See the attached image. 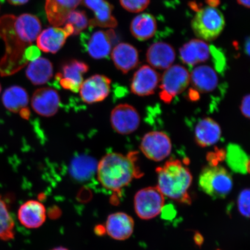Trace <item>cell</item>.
<instances>
[{
    "instance_id": "1",
    "label": "cell",
    "mask_w": 250,
    "mask_h": 250,
    "mask_svg": "<svg viewBox=\"0 0 250 250\" xmlns=\"http://www.w3.org/2000/svg\"><path fill=\"white\" fill-rule=\"evenodd\" d=\"M41 30L42 24L35 15H5L0 18V37L5 45V55L0 61L2 77L12 76L26 66L24 52L36 40Z\"/></svg>"
},
{
    "instance_id": "2",
    "label": "cell",
    "mask_w": 250,
    "mask_h": 250,
    "mask_svg": "<svg viewBox=\"0 0 250 250\" xmlns=\"http://www.w3.org/2000/svg\"><path fill=\"white\" fill-rule=\"evenodd\" d=\"M137 162L136 152H130L127 155L115 152L105 155L97 167L100 183L105 189L120 192L134 179L143 176Z\"/></svg>"
},
{
    "instance_id": "3",
    "label": "cell",
    "mask_w": 250,
    "mask_h": 250,
    "mask_svg": "<svg viewBox=\"0 0 250 250\" xmlns=\"http://www.w3.org/2000/svg\"><path fill=\"white\" fill-rule=\"evenodd\" d=\"M158 186L164 196L174 201L190 205L191 198L188 190L192 182L189 168L179 160L168 161L156 169Z\"/></svg>"
},
{
    "instance_id": "4",
    "label": "cell",
    "mask_w": 250,
    "mask_h": 250,
    "mask_svg": "<svg viewBox=\"0 0 250 250\" xmlns=\"http://www.w3.org/2000/svg\"><path fill=\"white\" fill-rule=\"evenodd\" d=\"M200 188L212 198L223 199L233 188V179L226 168L211 165L205 167L200 174Z\"/></svg>"
},
{
    "instance_id": "5",
    "label": "cell",
    "mask_w": 250,
    "mask_h": 250,
    "mask_svg": "<svg viewBox=\"0 0 250 250\" xmlns=\"http://www.w3.org/2000/svg\"><path fill=\"white\" fill-rule=\"evenodd\" d=\"M225 25L223 13L211 6L200 9L191 21L193 33L205 42L217 39L223 32Z\"/></svg>"
},
{
    "instance_id": "6",
    "label": "cell",
    "mask_w": 250,
    "mask_h": 250,
    "mask_svg": "<svg viewBox=\"0 0 250 250\" xmlns=\"http://www.w3.org/2000/svg\"><path fill=\"white\" fill-rule=\"evenodd\" d=\"M94 28L89 26L87 31L81 33L83 51L95 59H108L112 45L117 40L116 33L112 29L94 31Z\"/></svg>"
},
{
    "instance_id": "7",
    "label": "cell",
    "mask_w": 250,
    "mask_h": 250,
    "mask_svg": "<svg viewBox=\"0 0 250 250\" xmlns=\"http://www.w3.org/2000/svg\"><path fill=\"white\" fill-rule=\"evenodd\" d=\"M159 96L165 103H170L188 86L190 74L186 68L179 64L171 65L162 76Z\"/></svg>"
},
{
    "instance_id": "8",
    "label": "cell",
    "mask_w": 250,
    "mask_h": 250,
    "mask_svg": "<svg viewBox=\"0 0 250 250\" xmlns=\"http://www.w3.org/2000/svg\"><path fill=\"white\" fill-rule=\"evenodd\" d=\"M134 205L137 216L142 220H151L163 210L165 196L157 187L145 188L136 193Z\"/></svg>"
},
{
    "instance_id": "9",
    "label": "cell",
    "mask_w": 250,
    "mask_h": 250,
    "mask_svg": "<svg viewBox=\"0 0 250 250\" xmlns=\"http://www.w3.org/2000/svg\"><path fill=\"white\" fill-rule=\"evenodd\" d=\"M172 145L167 134L159 131L146 133L140 144V149L146 158L155 162L164 160L170 154Z\"/></svg>"
},
{
    "instance_id": "10",
    "label": "cell",
    "mask_w": 250,
    "mask_h": 250,
    "mask_svg": "<svg viewBox=\"0 0 250 250\" xmlns=\"http://www.w3.org/2000/svg\"><path fill=\"white\" fill-rule=\"evenodd\" d=\"M89 70V65L77 60L68 61L62 65V72L56 74L55 83L64 89L74 93L80 91L83 82V75Z\"/></svg>"
},
{
    "instance_id": "11",
    "label": "cell",
    "mask_w": 250,
    "mask_h": 250,
    "mask_svg": "<svg viewBox=\"0 0 250 250\" xmlns=\"http://www.w3.org/2000/svg\"><path fill=\"white\" fill-rule=\"evenodd\" d=\"M111 124L115 132L127 135L138 129L140 124V115L132 105L119 104L111 111Z\"/></svg>"
},
{
    "instance_id": "12",
    "label": "cell",
    "mask_w": 250,
    "mask_h": 250,
    "mask_svg": "<svg viewBox=\"0 0 250 250\" xmlns=\"http://www.w3.org/2000/svg\"><path fill=\"white\" fill-rule=\"evenodd\" d=\"M111 80L103 75L96 74L83 83L80 93L81 99L87 104L101 102L110 93Z\"/></svg>"
},
{
    "instance_id": "13",
    "label": "cell",
    "mask_w": 250,
    "mask_h": 250,
    "mask_svg": "<svg viewBox=\"0 0 250 250\" xmlns=\"http://www.w3.org/2000/svg\"><path fill=\"white\" fill-rule=\"evenodd\" d=\"M31 107L40 116H54L61 104L60 96L51 87H42L37 89L31 98Z\"/></svg>"
},
{
    "instance_id": "14",
    "label": "cell",
    "mask_w": 250,
    "mask_h": 250,
    "mask_svg": "<svg viewBox=\"0 0 250 250\" xmlns=\"http://www.w3.org/2000/svg\"><path fill=\"white\" fill-rule=\"evenodd\" d=\"M161 81L160 75L147 65H143L136 71L131 81V91L139 96L152 95Z\"/></svg>"
},
{
    "instance_id": "15",
    "label": "cell",
    "mask_w": 250,
    "mask_h": 250,
    "mask_svg": "<svg viewBox=\"0 0 250 250\" xmlns=\"http://www.w3.org/2000/svg\"><path fill=\"white\" fill-rule=\"evenodd\" d=\"M105 227L106 233L111 238L123 241L132 236L134 221L132 217L125 212H115L109 215Z\"/></svg>"
},
{
    "instance_id": "16",
    "label": "cell",
    "mask_w": 250,
    "mask_h": 250,
    "mask_svg": "<svg viewBox=\"0 0 250 250\" xmlns=\"http://www.w3.org/2000/svg\"><path fill=\"white\" fill-rule=\"evenodd\" d=\"M83 4L95 14V17L89 21L90 26L115 28L118 26V21L112 14L113 6L105 0H83Z\"/></svg>"
},
{
    "instance_id": "17",
    "label": "cell",
    "mask_w": 250,
    "mask_h": 250,
    "mask_svg": "<svg viewBox=\"0 0 250 250\" xmlns=\"http://www.w3.org/2000/svg\"><path fill=\"white\" fill-rule=\"evenodd\" d=\"M29 95L23 87L14 85L6 89L2 96V102L9 111L20 113L23 118H28L30 112L27 108Z\"/></svg>"
},
{
    "instance_id": "18",
    "label": "cell",
    "mask_w": 250,
    "mask_h": 250,
    "mask_svg": "<svg viewBox=\"0 0 250 250\" xmlns=\"http://www.w3.org/2000/svg\"><path fill=\"white\" fill-rule=\"evenodd\" d=\"M83 0H46L45 12L50 24L62 26Z\"/></svg>"
},
{
    "instance_id": "19",
    "label": "cell",
    "mask_w": 250,
    "mask_h": 250,
    "mask_svg": "<svg viewBox=\"0 0 250 250\" xmlns=\"http://www.w3.org/2000/svg\"><path fill=\"white\" fill-rule=\"evenodd\" d=\"M19 220L21 225L29 229L42 227L46 220V209L42 203L30 200L23 203L19 208Z\"/></svg>"
},
{
    "instance_id": "20",
    "label": "cell",
    "mask_w": 250,
    "mask_h": 250,
    "mask_svg": "<svg viewBox=\"0 0 250 250\" xmlns=\"http://www.w3.org/2000/svg\"><path fill=\"white\" fill-rule=\"evenodd\" d=\"M146 58L151 67L167 70L171 66L176 59V52L173 47L168 43L158 42L149 47Z\"/></svg>"
},
{
    "instance_id": "21",
    "label": "cell",
    "mask_w": 250,
    "mask_h": 250,
    "mask_svg": "<svg viewBox=\"0 0 250 250\" xmlns=\"http://www.w3.org/2000/svg\"><path fill=\"white\" fill-rule=\"evenodd\" d=\"M111 58L115 67L124 74L134 69L139 62L138 51L128 43L122 42L115 46L111 53Z\"/></svg>"
},
{
    "instance_id": "22",
    "label": "cell",
    "mask_w": 250,
    "mask_h": 250,
    "mask_svg": "<svg viewBox=\"0 0 250 250\" xmlns=\"http://www.w3.org/2000/svg\"><path fill=\"white\" fill-rule=\"evenodd\" d=\"M210 49L208 43L200 39H193L180 49L181 61L189 66L207 61L210 57Z\"/></svg>"
},
{
    "instance_id": "23",
    "label": "cell",
    "mask_w": 250,
    "mask_h": 250,
    "mask_svg": "<svg viewBox=\"0 0 250 250\" xmlns=\"http://www.w3.org/2000/svg\"><path fill=\"white\" fill-rule=\"evenodd\" d=\"M222 132L220 125L210 118L202 119L195 129V140L201 147H208L219 142Z\"/></svg>"
},
{
    "instance_id": "24",
    "label": "cell",
    "mask_w": 250,
    "mask_h": 250,
    "mask_svg": "<svg viewBox=\"0 0 250 250\" xmlns=\"http://www.w3.org/2000/svg\"><path fill=\"white\" fill-rule=\"evenodd\" d=\"M69 36L64 29L49 27L43 30L37 37V47L43 52L56 54L64 46Z\"/></svg>"
},
{
    "instance_id": "25",
    "label": "cell",
    "mask_w": 250,
    "mask_h": 250,
    "mask_svg": "<svg viewBox=\"0 0 250 250\" xmlns=\"http://www.w3.org/2000/svg\"><path fill=\"white\" fill-rule=\"evenodd\" d=\"M190 82L197 92L208 93L216 88L218 78L213 68L206 65H200L190 74Z\"/></svg>"
},
{
    "instance_id": "26",
    "label": "cell",
    "mask_w": 250,
    "mask_h": 250,
    "mask_svg": "<svg viewBox=\"0 0 250 250\" xmlns=\"http://www.w3.org/2000/svg\"><path fill=\"white\" fill-rule=\"evenodd\" d=\"M26 76L35 85L48 83L54 75V67L48 59L40 58L31 62L26 71Z\"/></svg>"
},
{
    "instance_id": "27",
    "label": "cell",
    "mask_w": 250,
    "mask_h": 250,
    "mask_svg": "<svg viewBox=\"0 0 250 250\" xmlns=\"http://www.w3.org/2000/svg\"><path fill=\"white\" fill-rule=\"evenodd\" d=\"M130 29L134 38L143 42L151 39L155 35L157 23L152 15L141 14L133 19Z\"/></svg>"
},
{
    "instance_id": "28",
    "label": "cell",
    "mask_w": 250,
    "mask_h": 250,
    "mask_svg": "<svg viewBox=\"0 0 250 250\" xmlns=\"http://www.w3.org/2000/svg\"><path fill=\"white\" fill-rule=\"evenodd\" d=\"M98 164L95 159L86 155L75 158L70 166V173L75 180L86 181L97 171Z\"/></svg>"
},
{
    "instance_id": "29",
    "label": "cell",
    "mask_w": 250,
    "mask_h": 250,
    "mask_svg": "<svg viewBox=\"0 0 250 250\" xmlns=\"http://www.w3.org/2000/svg\"><path fill=\"white\" fill-rule=\"evenodd\" d=\"M227 161L236 172L246 174L250 171V160L246 153L236 145H230L227 152Z\"/></svg>"
},
{
    "instance_id": "30",
    "label": "cell",
    "mask_w": 250,
    "mask_h": 250,
    "mask_svg": "<svg viewBox=\"0 0 250 250\" xmlns=\"http://www.w3.org/2000/svg\"><path fill=\"white\" fill-rule=\"evenodd\" d=\"M15 223L7 204L0 196V239L9 241L14 239Z\"/></svg>"
},
{
    "instance_id": "31",
    "label": "cell",
    "mask_w": 250,
    "mask_h": 250,
    "mask_svg": "<svg viewBox=\"0 0 250 250\" xmlns=\"http://www.w3.org/2000/svg\"><path fill=\"white\" fill-rule=\"evenodd\" d=\"M67 23L71 24L74 29V35H78L84 30H85L89 25V21L85 11H74L68 16Z\"/></svg>"
},
{
    "instance_id": "32",
    "label": "cell",
    "mask_w": 250,
    "mask_h": 250,
    "mask_svg": "<svg viewBox=\"0 0 250 250\" xmlns=\"http://www.w3.org/2000/svg\"><path fill=\"white\" fill-rule=\"evenodd\" d=\"M121 5L126 11L132 13L142 12L149 4L151 0H120Z\"/></svg>"
},
{
    "instance_id": "33",
    "label": "cell",
    "mask_w": 250,
    "mask_h": 250,
    "mask_svg": "<svg viewBox=\"0 0 250 250\" xmlns=\"http://www.w3.org/2000/svg\"><path fill=\"white\" fill-rule=\"evenodd\" d=\"M250 189H245L240 192L237 199V208L243 216L250 217Z\"/></svg>"
},
{
    "instance_id": "34",
    "label": "cell",
    "mask_w": 250,
    "mask_h": 250,
    "mask_svg": "<svg viewBox=\"0 0 250 250\" xmlns=\"http://www.w3.org/2000/svg\"><path fill=\"white\" fill-rule=\"evenodd\" d=\"M210 54H211L212 58L214 59V63L217 70L220 72L223 71V68L226 65V60L224 59L223 53L218 51L213 46L210 47Z\"/></svg>"
},
{
    "instance_id": "35",
    "label": "cell",
    "mask_w": 250,
    "mask_h": 250,
    "mask_svg": "<svg viewBox=\"0 0 250 250\" xmlns=\"http://www.w3.org/2000/svg\"><path fill=\"white\" fill-rule=\"evenodd\" d=\"M40 49L35 45L28 46L24 52V57L27 62L36 61L40 58Z\"/></svg>"
},
{
    "instance_id": "36",
    "label": "cell",
    "mask_w": 250,
    "mask_h": 250,
    "mask_svg": "<svg viewBox=\"0 0 250 250\" xmlns=\"http://www.w3.org/2000/svg\"><path fill=\"white\" fill-rule=\"evenodd\" d=\"M250 95L245 96L242 99L240 105L242 114L247 118H250Z\"/></svg>"
},
{
    "instance_id": "37",
    "label": "cell",
    "mask_w": 250,
    "mask_h": 250,
    "mask_svg": "<svg viewBox=\"0 0 250 250\" xmlns=\"http://www.w3.org/2000/svg\"><path fill=\"white\" fill-rule=\"evenodd\" d=\"M94 231H95L96 235L99 236H102L106 233L105 227L102 226V225L96 226L95 229H94Z\"/></svg>"
},
{
    "instance_id": "38",
    "label": "cell",
    "mask_w": 250,
    "mask_h": 250,
    "mask_svg": "<svg viewBox=\"0 0 250 250\" xmlns=\"http://www.w3.org/2000/svg\"><path fill=\"white\" fill-rule=\"evenodd\" d=\"M195 242L198 246H202L204 241V239L202 234L199 232H196L194 235Z\"/></svg>"
},
{
    "instance_id": "39",
    "label": "cell",
    "mask_w": 250,
    "mask_h": 250,
    "mask_svg": "<svg viewBox=\"0 0 250 250\" xmlns=\"http://www.w3.org/2000/svg\"><path fill=\"white\" fill-rule=\"evenodd\" d=\"M9 4L13 5H21L29 1V0H7Z\"/></svg>"
},
{
    "instance_id": "40",
    "label": "cell",
    "mask_w": 250,
    "mask_h": 250,
    "mask_svg": "<svg viewBox=\"0 0 250 250\" xmlns=\"http://www.w3.org/2000/svg\"><path fill=\"white\" fill-rule=\"evenodd\" d=\"M64 29L70 36L74 34V27L71 24L67 23L64 27Z\"/></svg>"
},
{
    "instance_id": "41",
    "label": "cell",
    "mask_w": 250,
    "mask_h": 250,
    "mask_svg": "<svg viewBox=\"0 0 250 250\" xmlns=\"http://www.w3.org/2000/svg\"><path fill=\"white\" fill-rule=\"evenodd\" d=\"M237 1L243 7L250 8V0H237Z\"/></svg>"
},
{
    "instance_id": "42",
    "label": "cell",
    "mask_w": 250,
    "mask_h": 250,
    "mask_svg": "<svg viewBox=\"0 0 250 250\" xmlns=\"http://www.w3.org/2000/svg\"><path fill=\"white\" fill-rule=\"evenodd\" d=\"M245 51L248 55L250 54V39H247L245 43Z\"/></svg>"
},
{
    "instance_id": "43",
    "label": "cell",
    "mask_w": 250,
    "mask_h": 250,
    "mask_svg": "<svg viewBox=\"0 0 250 250\" xmlns=\"http://www.w3.org/2000/svg\"><path fill=\"white\" fill-rule=\"evenodd\" d=\"M51 250H69L66 248H63V247H58V248H56L52 249Z\"/></svg>"
},
{
    "instance_id": "44",
    "label": "cell",
    "mask_w": 250,
    "mask_h": 250,
    "mask_svg": "<svg viewBox=\"0 0 250 250\" xmlns=\"http://www.w3.org/2000/svg\"><path fill=\"white\" fill-rule=\"evenodd\" d=\"M1 83H0V93H1Z\"/></svg>"
}]
</instances>
